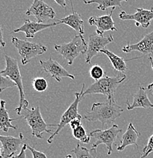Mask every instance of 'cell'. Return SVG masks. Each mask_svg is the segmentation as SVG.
I'll return each mask as SVG.
<instances>
[{"mask_svg":"<svg viewBox=\"0 0 153 158\" xmlns=\"http://www.w3.org/2000/svg\"><path fill=\"white\" fill-rule=\"evenodd\" d=\"M123 112V108L115 101L114 98H108L105 103H95L85 116L89 122L98 121L104 126L113 123Z\"/></svg>","mask_w":153,"mask_h":158,"instance_id":"1","label":"cell"},{"mask_svg":"<svg viewBox=\"0 0 153 158\" xmlns=\"http://www.w3.org/2000/svg\"><path fill=\"white\" fill-rule=\"evenodd\" d=\"M126 80V76L124 74L114 77H109L105 75L100 80L96 81L95 83L91 84L86 90L84 91L85 84H82V98H83L87 94H104L108 98H113L115 91L120 85L123 83Z\"/></svg>","mask_w":153,"mask_h":158,"instance_id":"2","label":"cell"},{"mask_svg":"<svg viewBox=\"0 0 153 158\" xmlns=\"http://www.w3.org/2000/svg\"><path fill=\"white\" fill-rule=\"evenodd\" d=\"M5 59H6V69L4 70L0 71V73L3 76L10 78L19 88V94H20V102H19V106L15 109V111L18 115L20 116L21 110L24 107H28L29 105L28 101L25 99L22 77H21L17 59L11 58L6 53L5 54Z\"/></svg>","mask_w":153,"mask_h":158,"instance_id":"3","label":"cell"},{"mask_svg":"<svg viewBox=\"0 0 153 158\" xmlns=\"http://www.w3.org/2000/svg\"><path fill=\"white\" fill-rule=\"evenodd\" d=\"M21 118H25L28 124L30 126L32 131V135L36 138L42 139L44 138L43 135L44 132L51 134L52 130L48 129L49 126H57V124H47L44 121L41 115L40 107H32L28 109L24 107L21 110Z\"/></svg>","mask_w":153,"mask_h":158,"instance_id":"4","label":"cell"},{"mask_svg":"<svg viewBox=\"0 0 153 158\" xmlns=\"http://www.w3.org/2000/svg\"><path fill=\"white\" fill-rule=\"evenodd\" d=\"M54 49L67 61L68 65H71L80 54L86 53L88 44L85 42L83 36L79 34L68 44L55 45Z\"/></svg>","mask_w":153,"mask_h":158,"instance_id":"5","label":"cell"},{"mask_svg":"<svg viewBox=\"0 0 153 158\" xmlns=\"http://www.w3.org/2000/svg\"><path fill=\"white\" fill-rule=\"evenodd\" d=\"M11 43L20 55L22 65L28 64L31 59L44 53L47 49V47L41 44L22 40L15 37L11 38Z\"/></svg>","mask_w":153,"mask_h":158,"instance_id":"6","label":"cell"},{"mask_svg":"<svg viewBox=\"0 0 153 158\" xmlns=\"http://www.w3.org/2000/svg\"><path fill=\"white\" fill-rule=\"evenodd\" d=\"M122 131L117 125L113 124L111 128L105 130L95 129L90 132L89 135L95 138L96 141L91 144V148H97L101 144H104L108 148V154L111 155L113 151V144H114L118 134Z\"/></svg>","mask_w":153,"mask_h":158,"instance_id":"7","label":"cell"},{"mask_svg":"<svg viewBox=\"0 0 153 158\" xmlns=\"http://www.w3.org/2000/svg\"><path fill=\"white\" fill-rule=\"evenodd\" d=\"M82 90H81L80 92H77V93L75 94V100L73 101V103H72L70 106V107L66 110V111L62 115L61 119H60V123L59 124H57V128L56 129V131H54L53 134L51 135V136L48 138L47 140V142L49 144H51L53 140V138H55L56 135L60 133V131L66 126L67 124H70V123L72 121V120L75 119V118H82V116L79 113L78 110V106L79 103L81 101L82 98Z\"/></svg>","mask_w":153,"mask_h":158,"instance_id":"8","label":"cell"},{"mask_svg":"<svg viewBox=\"0 0 153 158\" xmlns=\"http://www.w3.org/2000/svg\"><path fill=\"white\" fill-rule=\"evenodd\" d=\"M113 41V37L112 34L109 36L99 35L98 34H91L88 43V50L85 53L86 63H91L92 58L98 55L101 49H105V47Z\"/></svg>","mask_w":153,"mask_h":158,"instance_id":"9","label":"cell"},{"mask_svg":"<svg viewBox=\"0 0 153 158\" xmlns=\"http://www.w3.org/2000/svg\"><path fill=\"white\" fill-rule=\"evenodd\" d=\"M25 14L28 16H34L37 22L44 23L50 19H54L56 12L52 7L44 2L43 0H34Z\"/></svg>","mask_w":153,"mask_h":158,"instance_id":"10","label":"cell"},{"mask_svg":"<svg viewBox=\"0 0 153 158\" xmlns=\"http://www.w3.org/2000/svg\"><path fill=\"white\" fill-rule=\"evenodd\" d=\"M0 141L2 145V158H11L18 151L21 149L24 144V138L22 133L19 134V138L12 136H4L0 135Z\"/></svg>","mask_w":153,"mask_h":158,"instance_id":"11","label":"cell"},{"mask_svg":"<svg viewBox=\"0 0 153 158\" xmlns=\"http://www.w3.org/2000/svg\"><path fill=\"white\" fill-rule=\"evenodd\" d=\"M40 64L43 70L45 71L53 78L58 82L61 81L62 78H69L70 79L75 78V75L70 74L56 60L50 58L47 61L40 60Z\"/></svg>","mask_w":153,"mask_h":158,"instance_id":"12","label":"cell"},{"mask_svg":"<svg viewBox=\"0 0 153 158\" xmlns=\"http://www.w3.org/2000/svg\"><path fill=\"white\" fill-rule=\"evenodd\" d=\"M136 12L134 14H126V11H123L120 13L119 18L123 21L133 20L136 21V26H142L144 28H147L151 24L153 19V8L150 10L144 9H136Z\"/></svg>","mask_w":153,"mask_h":158,"instance_id":"13","label":"cell"},{"mask_svg":"<svg viewBox=\"0 0 153 158\" xmlns=\"http://www.w3.org/2000/svg\"><path fill=\"white\" fill-rule=\"evenodd\" d=\"M115 8H113L111 12L106 15L92 16L88 19L90 25L96 27V34L104 35V32L110 31H117L114 26V21L112 19V15Z\"/></svg>","mask_w":153,"mask_h":158,"instance_id":"14","label":"cell"},{"mask_svg":"<svg viewBox=\"0 0 153 158\" xmlns=\"http://www.w3.org/2000/svg\"><path fill=\"white\" fill-rule=\"evenodd\" d=\"M57 24H58L57 21L50 23V24H44V23L35 22V21H31L30 20L26 19L24 20V24L19 28L15 29L13 33L24 32L27 38H34L37 32H40L47 28H52L53 27Z\"/></svg>","mask_w":153,"mask_h":158,"instance_id":"15","label":"cell"},{"mask_svg":"<svg viewBox=\"0 0 153 158\" xmlns=\"http://www.w3.org/2000/svg\"><path fill=\"white\" fill-rule=\"evenodd\" d=\"M123 52H130L132 51H139L143 55L153 53V31L146 34L141 41L135 44H128L122 48Z\"/></svg>","mask_w":153,"mask_h":158,"instance_id":"16","label":"cell"},{"mask_svg":"<svg viewBox=\"0 0 153 158\" xmlns=\"http://www.w3.org/2000/svg\"><path fill=\"white\" fill-rule=\"evenodd\" d=\"M126 104H127L128 110H132L136 108H153V103H151L149 98H148L146 88L141 86L139 87V90L133 96V103H129V102L126 101Z\"/></svg>","mask_w":153,"mask_h":158,"instance_id":"17","label":"cell"},{"mask_svg":"<svg viewBox=\"0 0 153 158\" xmlns=\"http://www.w3.org/2000/svg\"><path fill=\"white\" fill-rule=\"evenodd\" d=\"M140 137V133L137 131L133 126V123H130L128 126L126 132L123 135L121 141V144L118 146L117 151H122L127 146L135 145L136 148H139L137 144L138 138Z\"/></svg>","mask_w":153,"mask_h":158,"instance_id":"18","label":"cell"},{"mask_svg":"<svg viewBox=\"0 0 153 158\" xmlns=\"http://www.w3.org/2000/svg\"><path fill=\"white\" fill-rule=\"evenodd\" d=\"M57 22L58 24H64L70 26L82 35L85 34V27H84V22L82 19L81 15L74 11L73 7H72V14L69 15L66 17H64L63 19L57 20Z\"/></svg>","mask_w":153,"mask_h":158,"instance_id":"19","label":"cell"},{"mask_svg":"<svg viewBox=\"0 0 153 158\" xmlns=\"http://www.w3.org/2000/svg\"><path fill=\"white\" fill-rule=\"evenodd\" d=\"M6 102L5 100H1L0 102V130L7 132L9 128L17 129V126H13L11 122L18 118H11L9 117V112L6 108Z\"/></svg>","mask_w":153,"mask_h":158,"instance_id":"20","label":"cell"},{"mask_svg":"<svg viewBox=\"0 0 153 158\" xmlns=\"http://www.w3.org/2000/svg\"><path fill=\"white\" fill-rule=\"evenodd\" d=\"M101 53H104L107 56L111 61V64L113 65V68L114 69V70H116L117 72H120V73L123 74L127 70V65H126V62H125V59L121 58V57L115 55L114 53L111 51L108 50L106 49H101L100 51Z\"/></svg>","mask_w":153,"mask_h":158,"instance_id":"21","label":"cell"},{"mask_svg":"<svg viewBox=\"0 0 153 158\" xmlns=\"http://www.w3.org/2000/svg\"><path fill=\"white\" fill-rule=\"evenodd\" d=\"M128 0H83V2L86 5L95 4L98 5L97 9L101 11H106L108 8L121 7L122 2H127Z\"/></svg>","mask_w":153,"mask_h":158,"instance_id":"22","label":"cell"},{"mask_svg":"<svg viewBox=\"0 0 153 158\" xmlns=\"http://www.w3.org/2000/svg\"><path fill=\"white\" fill-rule=\"evenodd\" d=\"M75 154L76 158H97L98 153L97 148H91V149L85 147H82L79 144H77V146L72 151Z\"/></svg>","mask_w":153,"mask_h":158,"instance_id":"23","label":"cell"},{"mask_svg":"<svg viewBox=\"0 0 153 158\" xmlns=\"http://www.w3.org/2000/svg\"><path fill=\"white\" fill-rule=\"evenodd\" d=\"M72 135L75 139L79 140L81 142L84 143V144H88V143L90 142V140H91V136L87 135L85 128H83L82 126L72 130Z\"/></svg>","mask_w":153,"mask_h":158,"instance_id":"24","label":"cell"},{"mask_svg":"<svg viewBox=\"0 0 153 158\" xmlns=\"http://www.w3.org/2000/svg\"><path fill=\"white\" fill-rule=\"evenodd\" d=\"M32 85L34 87V90L37 92H44L45 91L48 87V84L46 79L44 78H36L33 80Z\"/></svg>","mask_w":153,"mask_h":158,"instance_id":"25","label":"cell"},{"mask_svg":"<svg viewBox=\"0 0 153 158\" xmlns=\"http://www.w3.org/2000/svg\"><path fill=\"white\" fill-rule=\"evenodd\" d=\"M89 73L91 78H93L95 81H98L103 78L105 74V72L101 66L98 65H95L90 69Z\"/></svg>","mask_w":153,"mask_h":158,"instance_id":"26","label":"cell"},{"mask_svg":"<svg viewBox=\"0 0 153 158\" xmlns=\"http://www.w3.org/2000/svg\"><path fill=\"white\" fill-rule=\"evenodd\" d=\"M16 86L15 84L8 77H5L0 73V93L9 88H13Z\"/></svg>","mask_w":153,"mask_h":158,"instance_id":"27","label":"cell"},{"mask_svg":"<svg viewBox=\"0 0 153 158\" xmlns=\"http://www.w3.org/2000/svg\"><path fill=\"white\" fill-rule=\"evenodd\" d=\"M153 151V135L149 138L148 144L142 150V155L140 158H146L147 157L149 154Z\"/></svg>","mask_w":153,"mask_h":158,"instance_id":"28","label":"cell"},{"mask_svg":"<svg viewBox=\"0 0 153 158\" xmlns=\"http://www.w3.org/2000/svg\"><path fill=\"white\" fill-rule=\"evenodd\" d=\"M27 148L30 150L31 152L32 153L33 158H47L44 153L37 151V150H35L34 148L31 147V146H30L28 144H27Z\"/></svg>","mask_w":153,"mask_h":158,"instance_id":"29","label":"cell"},{"mask_svg":"<svg viewBox=\"0 0 153 158\" xmlns=\"http://www.w3.org/2000/svg\"><path fill=\"white\" fill-rule=\"evenodd\" d=\"M26 148H27V144L24 143V144L22 146V148H21L20 153H19V154H17V155L13 156L11 158H27L26 157V152H25Z\"/></svg>","mask_w":153,"mask_h":158,"instance_id":"30","label":"cell"},{"mask_svg":"<svg viewBox=\"0 0 153 158\" xmlns=\"http://www.w3.org/2000/svg\"><path fill=\"white\" fill-rule=\"evenodd\" d=\"M81 119H82V118H75V119L72 120L71 123H70V127H71L72 130L75 129V128H79V126H82Z\"/></svg>","mask_w":153,"mask_h":158,"instance_id":"31","label":"cell"},{"mask_svg":"<svg viewBox=\"0 0 153 158\" xmlns=\"http://www.w3.org/2000/svg\"><path fill=\"white\" fill-rule=\"evenodd\" d=\"M0 46L2 47H6V42H5L4 39H3V31L1 25H0Z\"/></svg>","mask_w":153,"mask_h":158,"instance_id":"32","label":"cell"},{"mask_svg":"<svg viewBox=\"0 0 153 158\" xmlns=\"http://www.w3.org/2000/svg\"><path fill=\"white\" fill-rule=\"evenodd\" d=\"M57 4L62 8H66V0H54Z\"/></svg>","mask_w":153,"mask_h":158,"instance_id":"33","label":"cell"},{"mask_svg":"<svg viewBox=\"0 0 153 158\" xmlns=\"http://www.w3.org/2000/svg\"><path fill=\"white\" fill-rule=\"evenodd\" d=\"M149 61H150L151 62V65H152V70H153V59L152 58V56H149ZM153 88V82L152 84H150V85H148L147 87V89H149V90H151V89Z\"/></svg>","mask_w":153,"mask_h":158,"instance_id":"34","label":"cell"},{"mask_svg":"<svg viewBox=\"0 0 153 158\" xmlns=\"http://www.w3.org/2000/svg\"><path fill=\"white\" fill-rule=\"evenodd\" d=\"M2 143L0 141V158H2Z\"/></svg>","mask_w":153,"mask_h":158,"instance_id":"35","label":"cell"},{"mask_svg":"<svg viewBox=\"0 0 153 158\" xmlns=\"http://www.w3.org/2000/svg\"><path fill=\"white\" fill-rule=\"evenodd\" d=\"M65 158H72V156L70 155V154H68V155L66 156Z\"/></svg>","mask_w":153,"mask_h":158,"instance_id":"36","label":"cell"},{"mask_svg":"<svg viewBox=\"0 0 153 158\" xmlns=\"http://www.w3.org/2000/svg\"><path fill=\"white\" fill-rule=\"evenodd\" d=\"M1 100H0V102H1Z\"/></svg>","mask_w":153,"mask_h":158,"instance_id":"37","label":"cell"},{"mask_svg":"<svg viewBox=\"0 0 153 158\" xmlns=\"http://www.w3.org/2000/svg\"><path fill=\"white\" fill-rule=\"evenodd\" d=\"M152 94H153V90H152Z\"/></svg>","mask_w":153,"mask_h":158,"instance_id":"38","label":"cell"},{"mask_svg":"<svg viewBox=\"0 0 153 158\" xmlns=\"http://www.w3.org/2000/svg\"><path fill=\"white\" fill-rule=\"evenodd\" d=\"M0 47H1V46H0Z\"/></svg>","mask_w":153,"mask_h":158,"instance_id":"39","label":"cell"}]
</instances>
